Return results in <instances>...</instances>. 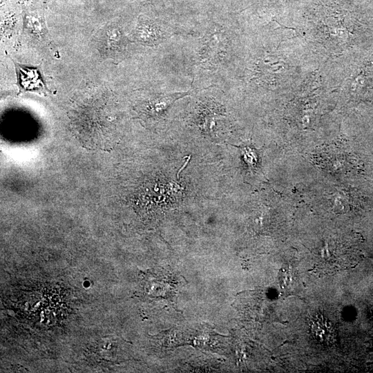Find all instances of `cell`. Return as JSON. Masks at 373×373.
<instances>
[{"instance_id": "2", "label": "cell", "mask_w": 373, "mask_h": 373, "mask_svg": "<svg viewBox=\"0 0 373 373\" xmlns=\"http://www.w3.org/2000/svg\"><path fill=\"white\" fill-rule=\"evenodd\" d=\"M309 331L316 341L325 345H332L336 341V329L324 314H314L309 323Z\"/></svg>"}, {"instance_id": "4", "label": "cell", "mask_w": 373, "mask_h": 373, "mask_svg": "<svg viewBox=\"0 0 373 373\" xmlns=\"http://www.w3.org/2000/svg\"><path fill=\"white\" fill-rule=\"evenodd\" d=\"M371 312H372V314L373 316V306L372 307Z\"/></svg>"}, {"instance_id": "1", "label": "cell", "mask_w": 373, "mask_h": 373, "mask_svg": "<svg viewBox=\"0 0 373 373\" xmlns=\"http://www.w3.org/2000/svg\"><path fill=\"white\" fill-rule=\"evenodd\" d=\"M17 84L21 92L45 93L48 89L37 67H29L15 62Z\"/></svg>"}, {"instance_id": "3", "label": "cell", "mask_w": 373, "mask_h": 373, "mask_svg": "<svg viewBox=\"0 0 373 373\" xmlns=\"http://www.w3.org/2000/svg\"><path fill=\"white\" fill-rule=\"evenodd\" d=\"M279 281L282 289L286 291L290 290L296 283L294 271L289 269L280 270Z\"/></svg>"}]
</instances>
